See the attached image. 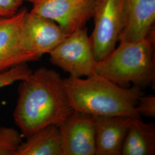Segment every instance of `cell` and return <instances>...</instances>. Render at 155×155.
I'll list each match as a JSON object with an SVG mask.
<instances>
[{
	"instance_id": "6da1fadb",
	"label": "cell",
	"mask_w": 155,
	"mask_h": 155,
	"mask_svg": "<svg viewBox=\"0 0 155 155\" xmlns=\"http://www.w3.org/2000/svg\"><path fill=\"white\" fill-rule=\"evenodd\" d=\"M18 91L13 118L26 138L50 125H59L74 110L63 78L54 70L37 69L21 81Z\"/></svg>"
},
{
	"instance_id": "7a4b0ae2",
	"label": "cell",
	"mask_w": 155,
	"mask_h": 155,
	"mask_svg": "<svg viewBox=\"0 0 155 155\" xmlns=\"http://www.w3.org/2000/svg\"><path fill=\"white\" fill-rule=\"evenodd\" d=\"M63 84L74 110L93 116L140 117L136 107L143 93L137 86L123 87L96 73L86 79L70 76Z\"/></svg>"
},
{
	"instance_id": "3957f363",
	"label": "cell",
	"mask_w": 155,
	"mask_h": 155,
	"mask_svg": "<svg viewBox=\"0 0 155 155\" xmlns=\"http://www.w3.org/2000/svg\"><path fill=\"white\" fill-rule=\"evenodd\" d=\"M155 31L144 39L120 42L104 61L97 63L95 73L125 87L133 83L144 88L155 81Z\"/></svg>"
},
{
	"instance_id": "277c9868",
	"label": "cell",
	"mask_w": 155,
	"mask_h": 155,
	"mask_svg": "<svg viewBox=\"0 0 155 155\" xmlns=\"http://www.w3.org/2000/svg\"><path fill=\"white\" fill-rule=\"evenodd\" d=\"M92 18L94 28L90 38L95 58L100 62L115 50L125 28V0H94Z\"/></svg>"
},
{
	"instance_id": "5b68a950",
	"label": "cell",
	"mask_w": 155,
	"mask_h": 155,
	"mask_svg": "<svg viewBox=\"0 0 155 155\" xmlns=\"http://www.w3.org/2000/svg\"><path fill=\"white\" fill-rule=\"evenodd\" d=\"M49 54L51 63L70 76L87 77L95 74L98 61L86 27L69 34Z\"/></svg>"
},
{
	"instance_id": "8992f818",
	"label": "cell",
	"mask_w": 155,
	"mask_h": 155,
	"mask_svg": "<svg viewBox=\"0 0 155 155\" xmlns=\"http://www.w3.org/2000/svg\"><path fill=\"white\" fill-rule=\"evenodd\" d=\"M31 12L56 22L67 34L85 27L93 17L94 0H28Z\"/></svg>"
},
{
	"instance_id": "52a82bcc",
	"label": "cell",
	"mask_w": 155,
	"mask_h": 155,
	"mask_svg": "<svg viewBox=\"0 0 155 155\" xmlns=\"http://www.w3.org/2000/svg\"><path fill=\"white\" fill-rule=\"evenodd\" d=\"M58 126L61 136L62 155L96 154L95 125L93 116L74 110Z\"/></svg>"
},
{
	"instance_id": "ba28073f",
	"label": "cell",
	"mask_w": 155,
	"mask_h": 155,
	"mask_svg": "<svg viewBox=\"0 0 155 155\" xmlns=\"http://www.w3.org/2000/svg\"><path fill=\"white\" fill-rule=\"evenodd\" d=\"M22 32L26 49L39 58L50 54L68 35L54 21L27 11L23 18Z\"/></svg>"
},
{
	"instance_id": "9c48e42d",
	"label": "cell",
	"mask_w": 155,
	"mask_h": 155,
	"mask_svg": "<svg viewBox=\"0 0 155 155\" xmlns=\"http://www.w3.org/2000/svg\"><path fill=\"white\" fill-rule=\"evenodd\" d=\"M23 9L9 17H0V73L18 64L38 61L37 56L26 49L22 37Z\"/></svg>"
},
{
	"instance_id": "30bf717a",
	"label": "cell",
	"mask_w": 155,
	"mask_h": 155,
	"mask_svg": "<svg viewBox=\"0 0 155 155\" xmlns=\"http://www.w3.org/2000/svg\"><path fill=\"white\" fill-rule=\"evenodd\" d=\"M97 155H121L132 117L93 116Z\"/></svg>"
},
{
	"instance_id": "8fae6325",
	"label": "cell",
	"mask_w": 155,
	"mask_h": 155,
	"mask_svg": "<svg viewBox=\"0 0 155 155\" xmlns=\"http://www.w3.org/2000/svg\"><path fill=\"white\" fill-rule=\"evenodd\" d=\"M127 22L120 42H132L147 38L155 31V0H125Z\"/></svg>"
},
{
	"instance_id": "7c38bea8",
	"label": "cell",
	"mask_w": 155,
	"mask_h": 155,
	"mask_svg": "<svg viewBox=\"0 0 155 155\" xmlns=\"http://www.w3.org/2000/svg\"><path fill=\"white\" fill-rule=\"evenodd\" d=\"M155 153L154 123H145L141 117L131 118L121 155H153Z\"/></svg>"
},
{
	"instance_id": "4fadbf2b",
	"label": "cell",
	"mask_w": 155,
	"mask_h": 155,
	"mask_svg": "<svg viewBox=\"0 0 155 155\" xmlns=\"http://www.w3.org/2000/svg\"><path fill=\"white\" fill-rule=\"evenodd\" d=\"M15 155H62L58 126L50 125L27 137L18 147Z\"/></svg>"
},
{
	"instance_id": "5bb4252c",
	"label": "cell",
	"mask_w": 155,
	"mask_h": 155,
	"mask_svg": "<svg viewBox=\"0 0 155 155\" xmlns=\"http://www.w3.org/2000/svg\"><path fill=\"white\" fill-rule=\"evenodd\" d=\"M18 132L12 127H0V155H15L22 143Z\"/></svg>"
},
{
	"instance_id": "9a60e30c",
	"label": "cell",
	"mask_w": 155,
	"mask_h": 155,
	"mask_svg": "<svg viewBox=\"0 0 155 155\" xmlns=\"http://www.w3.org/2000/svg\"><path fill=\"white\" fill-rule=\"evenodd\" d=\"M32 72L27 63H24L0 73V89L11 85L16 81L25 79Z\"/></svg>"
},
{
	"instance_id": "2e32d148",
	"label": "cell",
	"mask_w": 155,
	"mask_h": 155,
	"mask_svg": "<svg viewBox=\"0 0 155 155\" xmlns=\"http://www.w3.org/2000/svg\"><path fill=\"white\" fill-rule=\"evenodd\" d=\"M136 109L140 116H144L150 118H155V96L152 95L140 96Z\"/></svg>"
},
{
	"instance_id": "e0dca14e",
	"label": "cell",
	"mask_w": 155,
	"mask_h": 155,
	"mask_svg": "<svg viewBox=\"0 0 155 155\" xmlns=\"http://www.w3.org/2000/svg\"><path fill=\"white\" fill-rule=\"evenodd\" d=\"M25 1L27 0H0V17L15 15Z\"/></svg>"
}]
</instances>
